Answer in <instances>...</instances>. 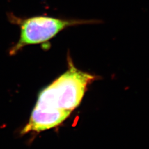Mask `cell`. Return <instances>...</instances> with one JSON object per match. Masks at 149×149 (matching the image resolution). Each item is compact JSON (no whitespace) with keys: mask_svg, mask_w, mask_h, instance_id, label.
<instances>
[{"mask_svg":"<svg viewBox=\"0 0 149 149\" xmlns=\"http://www.w3.org/2000/svg\"><path fill=\"white\" fill-rule=\"evenodd\" d=\"M68 61V70L40 93L23 133L46 130L63 122L79 106L87 85L96 79L76 68L69 56Z\"/></svg>","mask_w":149,"mask_h":149,"instance_id":"cell-1","label":"cell"},{"mask_svg":"<svg viewBox=\"0 0 149 149\" xmlns=\"http://www.w3.org/2000/svg\"><path fill=\"white\" fill-rule=\"evenodd\" d=\"M11 20L20 26V37L10 50L11 55H15L29 45L44 44L49 42L59 33L68 27L92 23V21L66 20L47 16H35L26 19L12 17Z\"/></svg>","mask_w":149,"mask_h":149,"instance_id":"cell-2","label":"cell"}]
</instances>
